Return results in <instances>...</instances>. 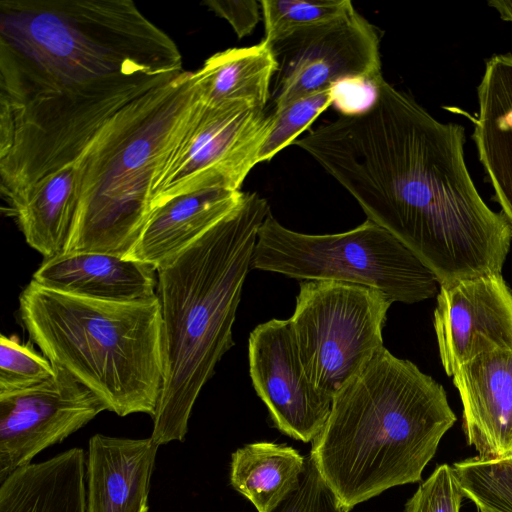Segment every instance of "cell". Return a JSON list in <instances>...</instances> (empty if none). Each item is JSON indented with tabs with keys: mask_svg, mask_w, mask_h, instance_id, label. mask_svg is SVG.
<instances>
[{
	"mask_svg": "<svg viewBox=\"0 0 512 512\" xmlns=\"http://www.w3.org/2000/svg\"><path fill=\"white\" fill-rule=\"evenodd\" d=\"M465 128L434 118L381 78L366 108L297 139L378 224L434 274L439 286L501 274L512 230L484 202L468 171Z\"/></svg>",
	"mask_w": 512,
	"mask_h": 512,
	"instance_id": "obj_1",
	"label": "cell"
},
{
	"mask_svg": "<svg viewBox=\"0 0 512 512\" xmlns=\"http://www.w3.org/2000/svg\"><path fill=\"white\" fill-rule=\"evenodd\" d=\"M176 43L131 0H2L0 107L181 73Z\"/></svg>",
	"mask_w": 512,
	"mask_h": 512,
	"instance_id": "obj_2",
	"label": "cell"
},
{
	"mask_svg": "<svg viewBox=\"0 0 512 512\" xmlns=\"http://www.w3.org/2000/svg\"><path fill=\"white\" fill-rule=\"evenodd\" d=\"M455 421L442 385L383 346L333 397L310 456L349 512L419 482Z\"/></svg>",
	"mask_w": 512,
	"mask_h": 512,
	"instance_id": "obj_3",
	"label": "cell"
},
{
	"mask_svg": "<svg viewBox=\"0 0 512 512\" xmlns=\"http://www.w3.org/2000/svg\"><path fill=\"white\" fill-rule=\"evenodd\" d=\"M266 199L244 192L239 206L173 260L157 269L164 379L151 438L184 441L194 403L222 356L232 328Z\"/></svg>",
	"mask_w": 512,
	"mask_h": 512,
	"instance_id": "obj_4",
	"label": "cell"
},
{
	"mask_svg": "<svg viewBox=\"0 0 512 512\" xmlns=\"http://www.w3.org/2000/svg\"><path fill=\"white\" fill-rule=\"evenodd\" d=\"M202 103L195 74L135 98L76 160L80 200L64 252L125 258L153 211V187Z\"/></svg>",
	"mask_w": 512,
	"mask_h": 512,
	"instance_id": "obj_5",
	"label": "cell"
},
{
	"mask_svg": "<svg viewBox=\"0 0 512 512\" xmlns=\"http://www.w3.org/2000/svg\"><path fill=\"white\" fill-rule=\"evenodd\" d=\"M29 338L108 411L154 417L164 379L158 297L116 302L54 291L31 280L19 297Z\"/></svg>",
	"mask_w": 512,
	"mask_h": 512,
	"instance_id": "obj_6",
	"label": "cell"
},
{
	"mask_svg": "<svg viewBox=\"0 0 512 512\" xmlns=\"http://www.w3.org/2000/svg\"><path fill=\"white\" fill-rule=\"evenodd\" d=\"M251 269L362 285L391 303L421 302L439 285L412 251L369 219L343 233L319 235L290 230L270 212L258 230Z\"/></svg>",
	"mask_w": 512,
	"mask_h": 512,
	"instance_id": "obj_7",
	"label": "cell"
},
{
	"mask_svg": "<svg viewBox=\"0 0 512 512\" xmlns=\"http://www.w3.org/2000/svg\"><path fill=\"white\" fill-rule=\"evenodd\" d=\"M373 288L303 280L289 319L296 349L313 386L331 401L383 347L391 306Z\"/></svg>",
	"mask_w": 512,
	"mask_h": 512,
	"instance_id": "obj_8",
	"label": "cell"
},
{
	"mask_svg": "<svg viewBox=\"0 0 512 512\" xmlns=\"http://www.w3.org/2000/svg\"><path fill=\"white\" fill-rule=\"evenodd\" d=\"M271 124L270 113L245 102H202L153 187V209L204 189L240 190Z\"/></svg>",
	"mask_w": 512,
	"mask_h": 512,
	"instance_id": "obj_9",
	"label": "cell"
},
{
	"mask_svg": "<svg viewBox=\"0 0 512 512\" xmlns=\"http://www.w3.org/2000/svg\"><path fill=\"white\" fill-rule=\"evenodd\" d=\"M379 37L356 10L270 44L275 61L274 110L344 84L375 85L381 78Z\"/></svg>",
	"mask_w": 512,
	"mask_h": 512,
	"instance_id": "obj_10",
	"label": "cell"
},
{
	"mask_svg": "<svg viewBox=\"0 0 512 512\" xmlns=\"http://www.w3.org/2000/svg\"><path fill=\"white\" fill-rule=\"evenodd\" d=\"M54 368L50 380L0 394V483L107 410L92 391Z\"/></svg>",
	"mask_w": 512,
	"mask_h": 512,
	"instance_id": "obj_11",
	"label": "cell"
},
{
	"mask_svg": "<svg viewBox=\"0 0 512 512\" xmlns=\"http://www.w3.org/2000/svg\"><path fill=\"white\" fill-rule=\"evenodd\" d=\"M249 374L279 431L304 443L323 429L332 401L307 377L288 320L256 326L248 340Z\"/></svg>",
	"mask_w": 512,
	"mask_h": 512,
	"instance_id": "obj_12",
	"label": "cell"
},
{
	"mask_svg": "<svg viewBox=\"0 0 512 512\" xmlns=\"http://www.w3.org/2000/svg\"><path fill=\"white\" fill-rule=\"evenodd\" d=\"M434 328L448 376L482 354L512 351V291L501 274L440 286Z\"/></svg>",
	"mask_w": 512,
	"mask_h": 512,
	"instance_id": "obj_13",
	"label": "cell"
},
{
	"mask_svg": "<svg viewBox=\"0 0 512 512\" xmlns=\"http://www.w3.org/2000/svg\"><path fill=\"white\" fill-rule=\"evenodd\" d=\"M467 444L482 460L512 456V351L482 354L453 375Z\"/></svg>",
	"mask_w": 512,
	"mask_h": 512,
	"instance_id": "obj_14",
	"label": "cell"
},
{
	"mask_svg": "<svg viewBox=\"0 0 512 512\" xmlns=\"http://www.w3.org/2000/svg\"><path fill=\"white\" fill-rule=\"evenodd\" d=\"M158 447L151 437L93 435L85 462L86 512H148Z\"/></svg>",
	"mask_w": 512,
	"mask_h": 512,
	"instance_id": "obj_15",
	"label": "cell"
},
{
	"mask_svg": "<svg viewBox=\"0 0 512 512\" xmlns=\"http://www.w3.org/2000/svg\"><path fill=\"white\" fill-rule=\"evenodd\" d=\"M32 280L54 291L116 302L156 297L158 283L153 267L97 252H62L44 258Z\"/></svg>",
	"mask_w": 512,
	"mask_h": 512,
	"instance_id": "obj_16",
	"label": "cell"
},
{
	"mask_svg": "<svg viewBox=\"0 0 512 512\" xmlns=\"http://www.w3.org/2000/svg\"><path fill=\"white\" fill-rule=\"evenodd\" d=\"M244 192L204 189L176 196L155 207L142 233L125 258L156 271L200 239L233 212Z\"/></svg>",
	"mask_w": 512,
	"mask_h": 512,
	"instance_id": "obj_17",
	"label": "cell"
},
{
	"mask_svg": "<svg viewBox=\"0 0 512 512\" xmlns=\"http://www.w3.org/2000/svg\"><path fill=\"white\" fill-rule=\"evenodd\" d=\"M477 98L472 138L512 230V54H494L486 60Z\"/></svg>",
	"mask_w": 512,
	"mask_h": 512,
	"instance_id": "obj_18",
	"label": "cell"
},
{
	"mask_svg": "<svg viewBox=\"0 0 512 512\" xmlns=\"http://www.w3.org/2000/svg\"><path fill=\"white\" fill-rule=\"evenodd\" d=\"M81 173L71 162L42 177L8 209L28 245L44 258L64 252L80 200Z\"/></svg>",
	"mask_w": 512,
	"mask_h": 512,
	"instance_id": "obj_19",
	"label": "cell"
},
{
	"mask_svg": "<svg viewBox=\"0 0 512 512\" xmlns=\"http://www.w3.org/2000/svg\"><path fill=\"white\" fill-rule=\"evenodd\" d=\"M276 68L271 47L261 41L253 46L217 52L194 74L206 105L245 102L265 109Z\"/></svg>",
	"mask_w": 512,
	"mask_h": 512,
	"instance_id": "obj_20",
	"label": "cell"
},
{
	"mask_svg": "<svg viewBox=\"0 0 512 512\" xmlns=\"http://www.w3.org/2000/svg\"><path fill=\"white\" fill-rule=\"evenodd\" d=\"M305 457L274 442H256L231 457L230 484L258 512H270L298 483Z\"/></svg>",
	"mask_w": 512,
	"mask_h": 512,
	"instance_id": "obj_21",
	"label": "cell"
},
{
	"mask_svg": "<svg viewBox=\"0 0 512 512\" xmlns=\"http://www.w3.org/2000/svg\"><path fill=\"white\" fill-rule=\"evenodd\" d=\"M464 498L480 512H512V456L482 460L475 456L452 466Z\"/></svg>",
	"mask_w": 512,
	"mask_h": 512,
	"instance_id": "obj_22",
	"label": "cell"
},
{
	"mask_svg": "<svg viewBox=\"0 0 512 512\" xmlns=\"http://www.w3.org/2000/svg\"><path fill=\"white\" fill-rule=\"evenodd\" d=\"M263 42L270 45L293 32L327 24L352 14L349 0H261Z\"/></svg>",
	"mask_w": 512,
	"mask_h": 512,
	"instance_id": "obj_23",
	"label": "cell"
},
{
	"mask_svg": "<svg viewBox=\"0 0 512 512\" xmlns=\"http://www.w3.org/2000/svg\"><path fill=\"white\" fill-rule=\"evenodd\" d=\"M336 88L299 97L273 110L270 131L258 154V163L271 160L282 149L294 144L297 137L337 99Z\"/></svg>",
	"mask_w": 512,
	"mask_h": 512,
	"instance_id": "obj_24",
	"label": "cell"
},
{
	"mask_svg": "<svg viewBox=\"0 0 512 512\" xmlns=\"http://www.w3.org/2000/svg\"><path fill=\"white\" fill-rule=\"evenodd\" d=\"M55 368L29 343L22 344L15 336L0 337V394L26 389L50 380Z\"/></svg>",
	"mask_w": 512,
	"mask_h": 512,
	"instance_id": "obj_25",
	"label": "cell"
},
{
	"mask_svg": "<svg viewBox=\"0 0 512 512\" xmlns=\"http://www.w3.org/2000/svg\"><path fill=\"white\" fill-rule=\"evenodd\" d=\"M270 512L347 511L309 455L297 485Z\"/></svg>",
	"mask_w": 512,
	"mask_h": 512,
	"instance_id": "obj_26",
	"label": "cell"
},
{
	"mask_svg": "<svg viewBox=\"0 0 512 512\" xmlns=\"http://www.w3.org/2000/svg\"><path fill=\"white\" fill-rule=\"evenodd\" d=\"M463 498L452 467L442 464L407 501L405 512H460Z\"/></svg>",
	"mask_w": 512,
	"mask_h": 512,
	"instance_id": "obj_27",
	"label": "cell"
},
{
	"mask_svg": "<svg viewBox=\"0 0 512 512\" xmlns=\"http://www.w3.org/2000/svg\"><path fill=\"white\" fill-rule=\"evenodd\" d=\"M232 26L238 38L250 35L260 20L255 0H206L202 3Z\"/></svg>",
	"mask_w": 512,
	"mask_h": 512,
	"instance_id": "obj_28",
	"label": "cell"
},
{
	"mask_svg": "<svg viewBox=\"0 0 512 512\" xmlns=\"http://www.w3.org/2000/svg\"><path fill=\"white\" fill-rule=\"evenodd\" d=\"M487 4L498 12L502 20L512 23V0H492Z\"/></svg>",
	"mask_w": 512,
	"mask_h": 512,
	"instance_id": "obj_29",
	"label": "cell"
},
{
	"mask_svg": "<svg viewBox=\"0 0 512 512\" xmlns=\"http://www.w3.org/2000/svg\"><path fill=\"white\" fill-rule=\"evenodd\" d=\"M477 512H480V511H477Z\"/></svg>",
	"mask_w": 512,
	"mask_h": 512,
	"instance_id": "obj_30",
	"label": "cell"
}]
</instances>
